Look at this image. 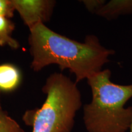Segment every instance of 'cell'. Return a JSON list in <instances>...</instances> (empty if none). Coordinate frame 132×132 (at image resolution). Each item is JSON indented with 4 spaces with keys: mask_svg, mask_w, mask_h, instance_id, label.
<instances>
[{
    "mask_svg": "<svg viewBox=\"0 0 132 132\" xmlns=\"http://www.w3.org/2000/svg\"><path fill=\"white\" fill-rule=\"evenodd\" d=\"M21 81L20 71L11 64L0 65V92H12L19 86Z\"/></svg>",
    "mask_w": 132,
    "mask_h": 132,
    "instance_id": "8992f818",
    "label": "cell"
},
{
    "mask_svg": "<svg viewBox=\"0 0 132 132\" xmlns=\"http://www.w3.org/2000/svg\"><path fill=\"white\" fill-rule=\"evenodd\" d=\"M129 131H130V132H132V119H131V124H130V127L129 128Z\"/></svg>",
    "mask_w": 132,
    "mask_h": 132,
    "instance_id": "8fae6325",
    "label": "cell"
},
{
    "mask_svg": "<svg viewBox=\"0 0 132 132\" xmlns=\"http://www.w3.org/2000/svg\"><path fill=\"white\" fill-rule=\"evenodd\" d=\"M96 15L107 20L118 19L120 16L132 14V0H111L96 12Z\"/></svg>",
    "mask_w": 132,
    "mask_h": 132,
    "instance_id": "5b68a950",
    "label": "cell"
},
{
    "mask_svg": "<svg viewBox=\"0 0 132 132\" xmlns=\"http://www.w3.org/2000/svg\"><path fill=\"white\" fill-rule=\"evenodd\" d=\"M24 23L31 28L38 23L48 21L52 17L56 1L54 0H12Z\"/></svg>",
    "mask_w": 132,
    "mask_h": 132,
    "instance_id": "277c9868",
    "label": "cell"
},
{
    "mask_svg": "<svg viewBox=\"0 0 132 132\" xmlns=\"http://www.w3.org/2000/svg\"><path fill=\"white\" fill-rule=\"evenodd\" d=\"M0 132H25L15 120L3 110L0 105Z\"/></svg>",
    "mask_w": 132,
    "mask_h": 132,
    "instance_id": "ba28073f",
    "label": "cell"
},
{
    "mask_svg": "<svg viewBox=\"0 0 132 132\" xmlns=\"http://www.w3.org/2000/svg\"><path fill=\"white\" fill-rule=\"evenodd\" d=\"M47 95L39 108L26 111L23 116L32 132H72L77 112L82 106L77 83L62 73L51 74L42 87Z\"/></svg>",
    "mask_w": 132,
    "mask_h": 132,
    "instance_id": "3957f363",
    "label": "cell"
},
{
    "mask_svg": "<svg viewBox=\"0 0 132 132\" xmlns=\"http://www.w3.org/2000/svg\"><path fill=\"white\" fill-rule=\"evenodd\" d=\"M15 11L12 0H0V16L9 19L13 17Z\"/></svg>",
    "mask_w": 132,
    "mask_h": 132,
    "instance_id": "9c48e42d",
    "label": "cell"
},
{
    "mask_svg": "<svg viewBox=\"0 0 132 132\" xmlns=\"http://www.w3.org/2000/svg\"><path fill=\"white\" fill-rule=\"evenodd\" d=\"M84 4L86 9L89 12L96 14V12L101 8L105 3L106 0H82L81 1Z\"/></svg>",
    "mask_w": 132,
    "mask_h": 132,
    "instance_id": "30bf717a",
    "label": "cell"
},
{
    "mask_svg": "<svg viewBox=\"0 0 132 132\" xmlns=\"http://www.w3.org/2000/svg\"><path fill=\"white\" fill-rule=\"evenodd\" d=\"M29 52L32 57L31 67L40 72L51 64L61 70L68 69L78 83L103 70L115 51L102 45L94 34L86 36L83 42L72 40L52 30L44 23L29 29Z\"/></svg>",
    "mask_w": 132,
    "mask_h": 132,
    "instance_id": "6da1fadb",
    "label": "cell"
},
{
    "mask_svg": "<svg viewBox=\"0 0 132 132\" xmlns=\"http://www.w3.org/2000/svg\"><path fill=\"white\" fill-rule=\"evenodd\" d=\"M15 24L10 19L0 16V47L8 46L12 49L20 48V44L12 37Z\"/></svg>",
    "mask_w": 132,
    "mask_h": 132,
    "instance_id": "52a82bcc",
    "label": "cell"
},
{
    "mask_svg": "<svg viewBox=\"0 0 132 132\" xmlns=\"http://www.w3.org/2000/svg\"><path fill=\"white\" fill-rule=\"evenodd\" d=\"M106 69L87 79L92 93L83 106V122L87 132H127L132 119V106L125 105L132 98V84L122 85L111 81Z\"/></svg>",
    "mask_w": 132,
    "mask_h": 132,
    "instance_id": "7a4b0ae2",
    "label": "cell"
}]
</instances>
